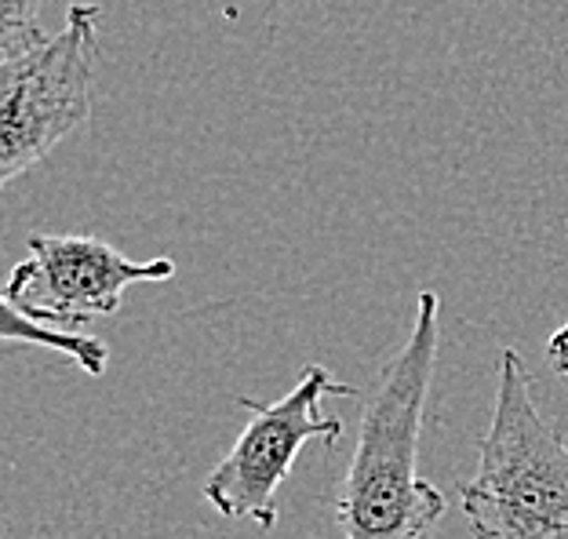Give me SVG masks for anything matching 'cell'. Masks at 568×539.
<instances>
[{"label":"cell","instance_id":"1","mask_svg":"<svg viewBox=\"0 0 568 539\" xmlns=\"http://www.w3.org/2000/svg\"><path fill=\"white\" fill-rule=\"evenodd\" d=\"M442 299L423 292L416 321L402 350L383 368L376 390L357 423L351 467L335 496V521L343 539H430L445 518V496L419 478V441L430 401Z\"/></svg>","mask_w":568,"mask_h":539},{"label":"cell","instance_id":"2","mask_svg":"<svg viewBox=\"0 0 568 539\" xmlns=\"http://www.w3.org/2000/svg\"><path fill=\"white\" fill-rule=\"evenodd\" d=\"M474 539H568V434L536 405L521 354H499L481 459L459 485Z\"/></svg>","mask_w":568,"mask_h":539},{"label":"cell","instance_id":"3","mask_svg":"<svg viewBox=\"0 0 568 539\" xmlns=\"http://www.w3.org/2000/svg\"><path fill=\"white\" fill-rule=\"evenodd\" d=\"M99 8L73 4L59 33L0 62V183L48 157L92 118Z\"/></svg>","mask_w":568,"mask_h":539},{"label":"cell","instance_id":"4","mask_svg":"<svg viewBox=\"0 0 568 539\" xmlns=\"http://www.w3.org/2000/svg\"><path fill=\"white\" fill-rule=\"evenodd\" d=\"M325 397H357L351 383L335 379L325 365H310L300 383L274 405L241 397L248 408L241 438L204 478V499L230 521H252L263 532L277 525V489L292 474L306 441L335 445L343 438V419L328 416Z\"/></svg>","mask_w":568,"mask_h":539},{"label":"cell","instance_id":"5","mask_svg":"<svg viewBox=\"0 0 568 539\" xmlns=\"http://www.w3.org/2000/svg\"><path fill=\"white\" fill-rule=\"evenodd\" d=\"M168 277H175L172 260L135 263L99 237L33 234L26 241V260L11 270L0 299L37 325L84 332L92 317L121 311L128 285Z\"/></svg>","mask_w":568,"mask_h":539},{"label":"cell","instance_id":"6","mask_svg":"<svg viewBox=\"0 0 568 539\" xmlns=\"http://www.w3.org/2000/svg\"><path fill=\"white\" fill-rule=\"evenodd\" d=\"M0 339L4 343H41L51 350H62L70 362L88 372V376H102L110 362V346L92 332H73V328H55V325H37V321L22 317L19 311L4 306V325H0Z\"/></svg>","mask_w":568,"mask_h":539},{"label":"cell","instance_id":"7","mask_svg":"<svg viewBox=\"0 0 568 539\" xmlns=\"http://www.w3.org/2000/svg\"><path fill=\"white\" fill-rule=\"evenodd\" d=\"M44 0H0V62L48 41L41 30Z\"/></svg>","mask_w":568,"mask_h":539},{"label":"cell","instance_id":"8","mask_svg":"<svg viewBox=\"0 0 568 539\" xmlns=\"http://www.w3.org/2000/svg\"><path fill=\"white\" fill-rule=\"evenodd\" d=\"M547 362L554 365V372L568 383V321L554 332V336L547 339Z\"/></svg>","mask_w":568,"mask_h":539}]
</instances>
